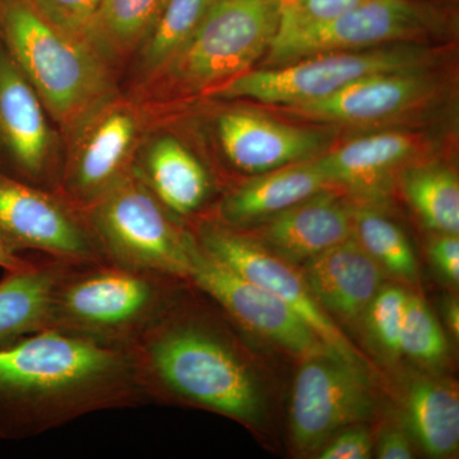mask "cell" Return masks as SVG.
Here are the masks:
<instances>
[{"mask_svg":"<svg viewBox=\"0 0 459 459\" xmlns=\"http://www.w3.org/2000/svg\"><path fill=\"white\" fill-rule=\"evenodd\" d=\"M126 350L45 328L0 346V434L47 433L90 413L147 404Z\"/></svg>","mask_w":459,"mask_h":459,"instance_id":"obj_1","label":"cell"},{"mask_svg":"<svg viewBox=\"0 0 459 459\" xmlns=\"http://www.w3.org/2000/svg\"><path fill=\"white\" fill-rule=\"evenodd\" d=\"M189 283L126 347L150 402L212 411L247 428L267 416L261 380L229 329L186 298Z\"/></svg>","mask_w":459,"mask_h":459,"instance_id":"obj_2","label":"cell"},{"mask_svg":"<svg viewBox=\"0 0 459 459\" xmlns=\"http://www.w3.org/2000/svg\"><path fill=\"white\" fill-rule=\"evenodd\" d=\"M0 41L65 131L74 133L113 100L107 60L30 0H0Z\"/></svg>","mask_w":459,"mask_h":459,"instance_id":"obj_3","label":"cell"},{"mask_svg":"<svg viewBox=\"0 0 459 459\" xmlns=\"http://www.w3.org/2000/svg\"><path fill=\"white\" fill-rule=\"evenodd\" d=\"M186 283L108 259L66 264L54 290L49 328L126 350Z\"/></svg>","mask_w":459,"mask_h":459,"instance_id":"obj_4","label":"cell"},{"mask_svg":"<svg viewBox=\"0 0 459 459\" xmlns=\"http://www.w3.org/2000/svg\"><path fill=\"white\" fill-rule=\"evenodd\" d=\"M108 261L188 281V231L179 228L134 169L82 212Z\"/></svg>","mask_w":459,"mask_h":459,"instance_id":"obj_5","label":"cell"},{"mask_svg":"<svg viewBox=\"0 0 459 459\" xmlns=\"http://www.w3.org/2000/svg\"><path fill=\"white\" fill-rule=\"evenodd\" d=\"M281 8V0H211L197 30L160 72L184 92H212L267 53Z\"/></svg>","mask_w":459,"mask_h":459,"instance_id":"obj_6","label":"cell"},{"mask_svg":"<svg viewBox=\"0 0 459 459\" xmlns=\"http://www.w3.org/2000/svg\"><path fill=\"white\" fill-rule=\"evenodd\" d=\"M431 57L430 51L413 45L333 51L289 65L250 69L211 95L294 107L327 98L369 75L427 69Z\"/></svg>","mask_w":459,"mask_h":459,"instance_id":"obj_7","label":"cell"},{"mask_svg":"<svg viewBox=\"0 0 459 459\" xmlns=\"http://www.w3.org/2000/svg\"><path fill=\"white\" fill-rule=\"evenodd\" d=\"M301 362L290 401V437L299 455L316 457L338 431L373 416L376 394L367 364L334 352Z\"/></svg>","mask_w":459,"mask_h":459,"instance_id":"obj_8","label":"cell"},{"mask_svg":"<svg viewBox=\"0 0 459 459\" xmlns=\"http://www.w3.org/2000/svg\"><path fill=\"white\" fill-rule=\"evenodd\" d=\"M188 256L189 282L241 328L301 361L333 352L289 305L210 255L190 231Z\"/></svg>","mask_w":459,"mask_h":459,"instance_id":"obj_9","label":"cell"},{"mask_svg":"<svg viewBox=\"0 0 459 459\" xmlns=\"http://www.w3.org/2000/svg\"><path fill=\"white\" fill-rule=\"evenodd\" d=\"M0 238L13 253L35 250L53 261H104L82 213L59 195L0 171Z\"/></svg>","mask_w":459,"mask_h":459,"instance_id":"obj_10","label":"cell"},{"mask_svg":"<svg viewBox=\"0 0 459 459\" xmlns=\"http://www.w3.org/2000/svg\"><path fill=\"white\" fill-rule=\"evenodd\" d=\"M192 234L199 246L223 264L289 305L331 351L347 360L367 364L360 350L316 303L299 267L223 222L202 223Z\"/></svg>","mask_w":459,"mask_h":459,"instance_id":"obj_11","label":"cell"},{"mask_svg":"<svg viewBox=\"0 0 459 459\" xmlns=\"http://www.w3.org/2000/svg\"><path fill=\"white\" fill-rule=\"evenodd\" d=\"M434 25V12L416 0H364L325 25L272 41L265 63L283 65L333 51L415 41L428 35Z\"/></svg>","mask_w":459,"mask_h":459,"instance_id":"obj_12","label":"cell"},{"mask_svg":"<svg viewBox=\"0 0 459 459\" xmlns=\"http://www.w3.org/2000/svg\"><path fill=\"white\" fill-rule=\"evenodd\" d=\"M132 108L111 100L74 132V147L62 178L63 198L82 213L129 171L140 134Z\"/></svg>","mask_w":459,"mask_h":459,"instance_id":"obj_13","label":"cell"},{"mask_svg":"<svg viewBox=\"0 0 459 459\" xmlns=\"http://www.w3.org/2000/svg\"><path fill=\"white\" fill-rule=\"evenodd\" d=\"M355 210L341 195L325 190L241 232L268 252L300 267L353 237Z\"/></svg>","mask_w":459,"mask_h":459,"instance_id":"obj_14","label":"cell"},{"mask_svg":"<svg viewBox=\"0 0 459 459\" xmlns=\"http://www.w3.org/2000/svg\"><path fill=\"white\" fill-rule=\"evenodd\" d=\"M50 155L44 104L0 41V159L30 183L40 179Z\"/></svg>","mask_w":459,"mask_h":459,"instance_id":"obj_15","label":"cell"},{"mask_svg":"<svg viewBox=\"0 0 459 459\" xmlns=\"http://www.w3.org/2000/svg\"><path fill=\"white\" fill-rule=\"evenodd\" d=\"M217 129L229 161L247 174H264L307 161L325 147L322 133L287 126L252 111L222 114Z\"/></svg>","mask_w":459,"mask_h":459,"instance_id":"obj_16","label":"cell"},{"mask_svg":"<svg viewBox=\"0 0 459 459\" xmlns=\"http://www.w3.org/2000/svg\"><path fill=\"white\" fill-rule=\"evenodd\" d=\"M434 89L427 69L389 72L361 78L327 98L286 108L295 117L323 122H377L421 104Z\"/></svg>","mask_w":459,"mask_h":459,"instance_id":"obj_17","label":"cell"},{"mask_svg":"<svg viewBox=\"0 0 459 459\" xmlns=\"http://www.w3.org/2000/svg\"><path fill=\"white\" fill-rule=\"evenodd\" d=\"M316 303L332 318L361 325L385 272L351 237L299 267Z\"/></svg>","mask_w":459,"mask_h":459,"instance_id":"obj_18","label":"cell"},{"mask_svg":"<svg viewBox=\"0 0 459 459\" xmlns=\"http://www.w3.org/2000/svg\"><path fill=\"white\" fill-rule=\"evenodd\" d=\"M316 160L259 174L223 199L221 217L231 228L250 226L331 188Z\"/></svg>","mask_w":459,"mask_h":459,"instance_id":"obj_19","label":"cell"},{"mask_svg":"<svg viewBox=\"0 0 459 459\" xmlns=\"http://www.w3.org/2000/svg\"><path fill=\"white\" fill-rule=\"evenodd\" d=\"M418 138L388 132L358 138L316 159L332 186L369 193L418 151Z\"/></svg>","mask_w":459,"mask_h":459,"instance_id":"obj_20","label":"cell"},{"mask_svg":"<svg viewBox=\"0 0 459 459\" xmlns=\"http://www.w3.org/2000/svg\"><path fill=\"white\" fill-rule=\"evenodd\" d=\"M134 171L172 216L188 217L197 212L210 195L211 180L204 166L172 137L152 142L143 165Z\"/></svg>","mask_w":459,"mask_h":459,"instance_id":"obj_21","label":"cell"},{"mask_svg":"<svg viewBox=\"0 0 459 459\" xmlns=\"http://www.w3.org/2000/svg\"><path fill=\"white\" fill-rule=\"evenodd\" d=\"M404 422L411 439L431 458H451L459 446V397L453 383L431 376L410 380Z\"/></svg>","mask_w":459,"mask_h":459,"instance_id":"obj_22","label":"cell"},{"mask_svg":"<svg viewBox=\"0 0 459 459\" xmlns=\"http://www.w3.org/2000/svg\"><path fill=\"white\" fill-rule=\"evenodd\" d=\"M66 264L47 259L7 272L0 281V346L49 328L54 290Z\"/></svg>","mask_w":459,"mask_h":459,"instance_id":"obj_23","label":"cell"},{"mask_svg":"<svg viewBox=\"0 0 459 459\" xmlns=\"http://www.w3.org/2000/svg\"><path fill=\"white\" fill-rule=\"evenodd\" d=\"M168 0H102L87 41L105 60L140 47Z\"/></svg>","mask_w":459,"mask_h":459,"instance_id":"obj_24","label":"cell"},{"mask_svg":"<svg viewBox=\"0 0 459 459\" xmlns=\"http://www.w3.org/2000/svg\"><path fill=\"white\" fill-rule=\"evenodd\" d=\"M403 192L428 229L435 234L458 235L459 183L455 172L437 165L412 169L404 175Z\"/></svg>","mask_w":459,"mask_h":459,"instance_id":"obj_25","label":"cell"},{"mask_svg":"<svg viewBox=\"0 0 459 459\" xmlns=\"http://www.w3.org/2000/svg\"><path fill=\"white\" fill-rule=\"evenodd\" d=\"M353 238L385 273L411 285L418 282L415 252L400 226L388 217L371 208H356Z\"/></svg>","mask_w":459,"mask_h":459,"instance_id":"obj_26","label":"cell"},{"mask_svg":"<svg viewBox=\"0 0 459 459\" xmlns=\"http://www.w3.org/2000/svg\"><path fill=\"white\" fill-rule=\"evenodd\" d=\"M211 0H168L155 23L141 42V66L160 72L189 40Z\"/></svg>","mask_w":459,"mask_h":459,"instance_id":"obj_27","label":"cell"},{"mask_svg":"<svg viewBox=\"0 0 459 459\" xmlns=\"http://www.w3.org/2000/svg\"><path fill=\"white\" fill-rule=\"evenodd\" d=\"M401 356L428 369L442 367L448 358V342L427 301L410 292L400 338Z\"/></svg>","mask_w":459,"mask_h":459,"instance_id":"obj_28","label":"cell"},{"mask_svg":"<svg viewBox=\"0 0 459 459\" xmlns=\"http://www.w3.org/2000/svg\"><path fill=\"white\" fill-rule=\"evenodd\" d=\"M409 294L400 285L383 283L362 318L368 342L383 360L394 362L401 358V331Z\"/></svg>","mask_w":459,"mask_h":459,"instance_id":"obj_29","label":"cell"},{"mask_svg":"<svg viewBox=\"0 0 459 459\" xmlns=\"http://www.w3.org/2000/svg\"><path fill=\"white\" fill-rule=\"evenodd\" d=\"M364 0H292L281 8L273 40L325 25L358 7Z\"/></svg>","mask_w":459,"mask_h":459,"instance_id":"obj_30","label":"cell"},{"mask_svg":"<svg viewBox=\"0 0 459 459\" xmlns=\"http://www.w3.org/2000/svg\"><path fill=\"white\" fill-rule=\"evenodd\" d=\"M50 22L87 40L102 0H30Z\"/></svg>","mask_w":459,"mask_h":459,"instance_id":"obj_31","label":"cell"},{"mask_svg":"<svg viewBox=\"0 0 459 459\" xmlns=\"http://www.w3.org/2000/svg\"><path fill=\"white\" fill-rule=\"evenodd\" d=\"M374 442L367 428L347 427L334 434L316 455L319 459H368L373 457Z\"/></svg>","mask_w":459,"mask_h":459,"instance_id":"obj_32","label":"cell"},{"mask_svg":"<svg viewBox=\"0 0 459 459\" xmlns=\"http://www.w3.org/2000/svg\"><path fill=\"white\" fill-rule=\"evenodd\" d=\"M429 255L434 268L444 280L452 285L459 282V238L458 235L437 234L429 246Z\"/></svg>","mask_w":459,"mask_h":459,"instance_id":"obj_33","label":"cell"},{"mask_svg":"<svg viewBox=\"0 0 459 459\" xmlns=\"http://www.w3.org/2000/svg\"><path fill=\"white\" fill-rule=\"evenodd\" d=\"M409 431L398 427L385 429L379 435L376 448L377 458L380 459H412L415 451Z\"/></svg>","mask_w":459,"mask_h":459,"instance_id":"obj_34","label":"cell"},{"mask_svg":"<svg viewBox=\"0 0 459 459\" xmlns=\"http://www.w3.org/2000/svg\"><path fill=\"white\" fill-rule=\"evenodd\" d=\"M36 263L38 262L12 252L0 238V268L7 272H18L31 268Z\"/></svg>","mask_w":459,"mask_h":459,"instance_id":"obj_35","label":"cell"},{"mask_svg":"<svg viewBox=\"0 0 459 459\" xmlns=\"http://www.w3.org/2000/svg\"><path fill=\"white\" fill-rule=\"evenodd\" d=\"M444 322L452 332L453 336H459V305L457 299H446L443 305Z\"/></svg>","mask_w":459,"mask_h":459,"instance_id":"obj_36","label":"cell"},{"mask_svg":"<svg viewBox=\"0 0 459 459\" xmlns=\"http://www.w3.org/2000/svg\"><path fill=\"white\" fill-rule=\"evenodd\" d=\"M281 2H282V4H283V3L292 2V0H281Z\"/></svg>","mask_w":459,"mask_h":459,"instance_id":"obj_37","label":"cell"}]
</instances>
